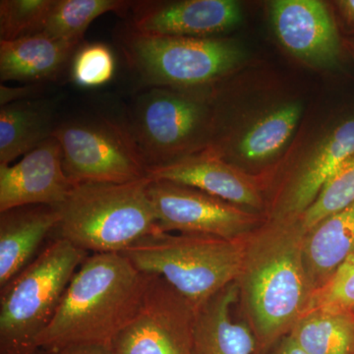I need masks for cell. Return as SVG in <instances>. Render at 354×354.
Returning <instances> with one entry per match:
<instances>
[{
    "label": "cell",
    "instance_id": "obj_1",
    "mask_svg": "<svg viewBox=\"0 0 354 354\" xmlns=\"http://www.w3.org/2000/svg\"><path fill=\"white\" fill-rule=\"evenodd\" d=\"M305 234L300 218H272L246 237L236 283L261 351L290 334L308 308L312 290L304 267Z\"/></svg>",
    "mask_w": 354,
    "mask_h": 354
},
{
    "label": "cell",
    "instance_id": "obj_3",
    "mask_svg": "<svg viewBox=\"0 0 354 354\" xmlns=\"http://www.w3.org/2000/svg\"><path fill=\"white\" fill-rule=\"evenodd\" d=\"M150 177L128 183L74 185L58 207L55 239L86 252L122 253L140 239L160 232L148 194Z\"/></svg>",
    "mask_w": 354,
    "mask_h": 354
},
{
    "label": "cell",
    "instance_id": "obj_8",
    "mask_svg": "<svg viewBox=\"0 0 354 354\" xmlns=\"http://www.w3.org/2000/svg\"><path fill=\"white\" fill-rule=\"evenodd\" d=\"M65 174L73 185L128 183L148 177V169L127 123L106 118H79L57 125Z\"/></svg>",
    "mask_w": 354,
    "mask_h": 354
},
{
    "label": "cell",
    "instance_id": "obj_22",
    "mask_svg": "<svg viewBox=\"0 0 354 354\" xmlns=\"http://www.w3.org/2000/svg\"><path fill=\"white\" fill-rule=\"evenodd\" d=\"M131 3L124 0H55L41 32L79 44L95 18L109 12H125Z\"/></svg>",
    "mask_w": 354,
    "mask_h": 354
},
{
    "label": "cell",
    "instance_id": "obj_25",
    "mask_svg": "<svg viewBox=\"0 0 354 354\" xmlns=\"http://www.w3.org/2000/svg\"><path fill=\"white\" fill-rule=\"evenodd\" d=\"M354 203V155L324 185L313 204L300 216L305 232Z\"/></svg>",
    "mask_w": 354,
    "mask_h": 354
},
{
    "label": "cell",
    "instance_id": "obj_4",
    "mask_svg": "<svg viewBox=\"0 0 354 354\" xmlns=\"http://www.w3.org/2000/svg\"><path fill=\"white\" fill-rule=\"evenodd\" d=\"M246 237L156 232L121 254L139 271L162 277L197 310L239 279Z\"/></svg>",
    "mask_w": 354,
    "mask_h": 354
},
{
    "label": "cell",
    "instance_id": "obj_21",
    "mask_svg": "<svg viewBox=\"0 0 354 354\" xmlns=\"http://www.w3.org/2000/svg\"><path fill=\"white\" fill-rule=\"evenodd\" d=\"M288 335L308 354H354V319L341 314L311 310Z\"/></svg>",
    "mask_w": 354,
    "mask_h": 354
},
{
    "label": "cell",
    "instance_id": "obj_7",
    "mask_svg": "<svg viewBox=\"0 0 354 354\" xmlns=\"http://www.w3.org/2000/svg\"><path fill=\"white\" fill-rule=\"evenodd\" d=\"M123 50L149 87L201 88L234 71L245 55L239 44L220 38H148L127 32Z\"/></svg>",
    "mask_w": 354,
    "mask_h": 354
},
{
    "label": "cell",
    "instance_id": "obj_19",
    "mask_svg": "<svg viewBox=\"0 0 354 354\" xmlns=\"http://www.w3.org/2000/svg\"><path fill=\"white\" fill-rule=\"evenodd\" d=\"M354 254V203L306 232L304 261L312 293Z\"/></svg>",
    "mask_w": 354,
    "mask_h": 354
},
{
    "label": "cell",
    "instance_id": "obj_14",
    "mask_svg": "<svg viewBox=\"0 0 354 354\" xmlns=\"http://www.w3.org/2000/svg\"><path fill=\"white\" fill-rule=\"evenodd\" d=\"M148 177L196 188L246 209H260L263 205L260 191L252 179L213 151L149 171Z\"/></svg>",
    "mask_w": 354,
    "mask_h": 354
},
{
    "label": "cell",
    "instance_id": "obj_16",
    "mask_svg": "<svg viewBox=\"0 0 354 354\" xmlns=\"http://www.w3.org/2000/svg\"><path fill=\"white\" fill-rule=\"evenodd\" d=\"M59 218L58 208L46 205L17 207L0 213V288L31 264Z\"/></svg>",
    "mask_w": 354,
    "mask_h": 354
},
{
    "label": "cell",
    "instance_id": "obj_20",
    "mask_svg": "<svg viewBox=\"0 0 354 354\" xmlns=\"http://www.w3.org/2000/svg\"><path fill=\"white\" fill-rule=\"evenodd\" d=\"M53 113L44 101L26 100L0 109V165H9L53 136Z\"/></svg>",
    "mask_w": 354,
    "mask_h": 354
},
{
    "label": "cell",
    "instance_id": "obj_11",
    "mask_svg": "<svg viewBox=\"0 0 354 354\" xmlns=\"http://www.w3.org/2000/svg\"><path fill=\"white\" fill-rule=\"evenodd\" d=\"M128 32L148 38H212L242 19L241 4L234 0L136 1Z\"/></svg>",
    "mask_w": 354,
    "mask_h": 354
},
{
    "label": "cell",
    "instance_id": "obj_24",
    "mask_svg": "<svg viewBox=\"0 0 354 354\" xmlns=\"http://www.w3.org/2000/svg\"><path fill=\"white\" fill-rule=\"evenodd\" d=\"M55 0H1L0 39L15 41L43 32Z\"/></svg>",
    "mask_w": 354,
    "mask_h": 354
},
{
    "label": "cell",
    "instance_id": "obj_12",
    "mask_svg": "<svg viewBox=\"0 0 354 354\" xmlns=\"http://www.w3.org/2000/svg\"><path fill=\"white\" fill-rule=\"evenodd\" d=\"M270 14L279 41L293 57L312 66L339 62L341 41L329 8L318 0H276Z\"/></svg>",
    "mask_w": 354,
    "mask_h": 354
},
{
    "label": "cell",
    "instance_id": "obj_30",
    "mask_svg": "<svg viewBox=\"0 0 354 354\" xmlns=\"http://www.w3.org/2000/svg\"><path fill=\"white\" fill-rule=\"evenodd\" d=\"M335 4L344 23L354 31V0H339Z\"/></svg>",
    "mask_w": 354,
    "mask_h": 354
},
{
    "label": "cell",
    "instance_id": "obj_23",
    "mask_svg": "<svg viewBox=\"0 0 354 354\" xmlns=\"http://www.w3.org/2000/svg\"><path fill=\"white\" fill-rule=\"evenodd\" d=\"M297 102L285 104L258 120L242 137L239 155L252 162L268 160L288 143L301 116Z\"/></svg>",
    "mask_w": 354,
    "mask_h": 354
},
{
    "label": "cell",
    "instance_id": "obj_17",
    "mask_svg": "<svg viewBox=\"0 0 354 354\" xmlns=\"http://www.w3.org/2000/svg\"><path fill=\"white\" fill-rule=\"evenodd\" d=\"M78 44L51 38L44 32L15 41H0V79L36 84L57 78Z\"/></svg>",
    "mask_w": 354,
    "mask_h": 354
},
{
    "label": "cell",
    "instance_id": "obj_6",
    "mask_svg": "<svg viewBox=\"0 0 354 354\" xmlns=\"http://www.w3.org/2000/svg\"><path fill=\"white\" fill-rule=\"evenodd\" d=\"M189 90L151 87L133 102L127 125L148 171L196 155L208 142V104Z\"/></svg>",
    "mask_w": 354,
    "mask_h": 354
},
{
    "label": "cell",
    "instance_id": "obj_18",
    "mask_svg": "<svg viewBox=\"0 0 354 354\" xmlns=\"http://www.w3.org/2000/svg\"><path fill=\"white\" fill-rule=\"evenodd\" d=\"M236 281L196 310L194 354H252L255 337L249 326L232 318V305L239 301Z\"/></svg>",
    "mask_w": 354,
    "mask_h": 354
},
{
    "label": "cell",
    "instance_id": "obj_2",
    "mask_svg": "<svg viewBox=\"0 0 354 354\" xmlns=\"http://www.w3.org/2000/svg\"><path fill=\"white\" fill-rule=\"evenodd\" d=\"M151 277L121 253L88 256L37 346L41 351L76 344L111 346L138 311Z\"/></svg>",
    "mask_w": 354,
    "mask_h": 354
},
{
    "label": "cell",
    "instance_id": "obj_9",
    "mask_svg": "<svg viewBox=\"0 0 354 354\" xmlns=\"http://www.w3.org/2000/svg\"><path fill=\"white\" fill-rule=\"evenodd\" d=\"M196 309L152 274L132 320L111 342L113 354H194Z\"/></svg>",
    "mask_w": 354,
    "mask_h": 354
},
{
    "label": "cell",
    "instance_id": "obj_10",
    "mask_svg": "<svg viewBox=\"0 0 354 354\" xmlns=\"http://www.w3.org/2000/svg\"><path fill=\"white\" fill-rule=\"evenodd\" d=\"M148 194L160 232L237 239L250 234L259 223L252 212L189 186L151 179Z\"/></svg>",
    "mask_w": 354,
    "mask_h": 354
},
{
    "label": "cell",
    "instance_id": "obj_13",
    "mask_svg": "<svg viewBox=\"0 0 354 354\" xmlns=\"http://www.w3.org/2000/svg\"><path fill=\"white\" fill-rule=\"evenodd\" d=\"M65 174L62 147L51 136L13 165H0V213L17 207H58L73 188Z\"/></svg>",
    "mask_w": 354,
    "mask_h": 354
},
{
    "label": "cell",
    "instance_id": "obj_15",
    "mask_svg": "<svg viewBox=\"0 0 354 354\" xmlns=\"http://www.w3.org/2000/svg\"><path fill=\"white\" fill-rule=\"evenodd\" d=\"M354 155V118L334 128L315 147L291 181L272 218H298L324 185Z\"/></svg>",
    "mask_w": 354,
    "mask_h": 354
},
{
    "label": "cell",
    "instance_id": "obj_32",
    "mask_svg": "<svg viewBox=\"0 0 354 354\" xmlns=\"http://www.w3.org/2000/svg\"><path fill=\"white\" fill-rule=\"evenodd\" d=\"M349 44H351V48H353L354 53V38L351 39V41H349Z\"/></svg>",
    "mask_w": 354,
    "mask_h": 354
},
{
    "label": "cell",
    "instance_id": "obj_26",
    "mask_svg": "<svg viewBox=\"0 0 354 354\" xmlns=\"http://www.w3.org/2000/svg\"><path fill=\"white\" fill-rule=\"evenodd\" d=\"M311 310H324L354 319V254L312 293L306 312Z\"/></svg>",
    "mask_w": 354,
    "mask_h": 354
},
{
    "label": "cell",
    "instance_id": "obj_27",
    "mask_svg": "<svg viewBox=\"0 0 354 354\" xmlns=\"http://www.w3.org/2000/svg\"><path fill=\"white\" fill-rule=\"evenodd\" d=\"M71 62V78L76 85L83 88H95L113 79L115 59L106 44H85L76 50Z\"/></svg>",
    "mask_w": 354,
    "mask_h": 354
},
{
    "label": "cell",
    "instance_id": "obj_5",
    "mask_svg": "<svg viewBox=\"0 0 354 354\" xmlns=\"http://www.w3.org/2000/svg\"><path fill=\"white\" fill-rule=\"evenodd\" d=\"M88 252L55 239L1 288L0 354H39L37 339L62 304Z\"/></svg>",
    "mask_w": 354,
    "mask_h": 354
},
{
    "label": "cell",
    "instance_id": "obj_28",
    "mask_svg": "<svg viewBox=\"0 0 354 354\" xmlns=\"http://www.w3.org/2000/svg\"><path fill=\"white\" fill-rule=\"evenodd\" d=\"M39 86L36 84L21 86V87H8L1 83L0 85V106L12 104V102L30 100L39 92Z\"/></svg>",
    "mask_w": 354,
    "mask_h": 354
},
{
    "label": "cell",
    "instance_id": "obj_29",
    "mask_svg": "<svg viewBox=\"0 0 354 354\" xmlns=\"http://www.w3.org/2000/svg\"><path fill=\"white\" fill-rule=\"evenodd\" d=\"M39 354H113L108 344H76L50 351H41Z\"/></svg>",
    "mask_w": 354,
    "mask_h": 354
},
{
    "label": "cell",
    "instance_id": "obj_31",
    "mask_svg": "<svg viewBox=\"0 0 354 354\" xmlns=\"http://www.w3.org/2000/svg\"><path fill=\"white\" fill-rule=\"evenodd\" d=\"M274 354H308L293 341L290 335H286L277 346Z\"/></svg>",
    "mask_w": 354,
    "mask_h": 354
}]
</instances>
